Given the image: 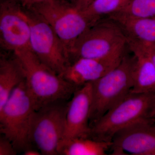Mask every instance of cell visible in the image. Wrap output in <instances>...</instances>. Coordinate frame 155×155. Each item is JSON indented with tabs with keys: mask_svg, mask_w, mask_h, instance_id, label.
I'll use <instances>...</instances> for the list:
<instances>
[{
	"mask_svg": "<svg viewBox=\"0 0 155 155\" xmlns=\"http://www.w3.org/2000/svg\"><path fill=\"white\" fill-rule=\"evenodd\" d=\"M31 27L20 2L2 0L0 4V43L13 52L30 48Z\"/></svg>",
	"mask_w": 155,
	"mask_h": 155,
	"instance_id": "9",
	"label": "cell"
},
{
	"mask_svg": "<svg viewBox=\"0 0 155 155\" xmlns=\"http://www.w3.org/2000/svg\"><path fill=\"white\" fill-rule=\"evenodd\" d=\"M92 97L91 82L75 91L68 103L65 138L89 137L91 127L89 117Z\"/></svg>",
	"mask_w": 155,
	"mask_h": 155,
	"instance_id": "12",
	"label": "cell"
},
{
	"mask_svg": "<svg viewBox=\"0 0 155 155\" xmlns=\"http://www.w3.org/2000/svg\"><path fill=\"white\" fill-rule=\"evenodd\" d=\"M25 80L24 73L17 58H2L0 61V109L13 91Z\"/></svg>",
	"mask_w": 155,
	"mask_h": 155,
	"instance_id": "16",
	"label": "cell"
},
{
	"mask_svg": "<svg viewBox=\"0 0 155 155\" xmlns=\"http://www.w3.org/2000/svg\"><path fill=\"white\" fill-rule=\"evenodd\" d=\"M69 1H70V2H71V3H72L74 2V0H69Z\"/></svg>",
	"mask_w": 155,
	"mask_h": 155,
	"instance_id": "25",
	"label": "cell"
},
{
	"mask_svg": "<svg viewBox=\"0 0 155 155\" xmlns=\"http://www.w3.org/2000/svg\"><path fill=\"white\" fill-rule=\"evenodd\" d=\"M136 63L135 55L126 51L117 67L102 77L91 82V127L131 91L134 84Z\"/></svg>",
	"mask_w": 155,
	"mask_h": 155,
	"instance_id": "2",
	"label": "cell"
},
{
	"mask_svg": "<svg viewBox=\"0 0 155 155\" xmlns=\"http://www.w3.org/2000/svg\"></svg>",
	"mask_w": 155,
	"mask_h": 155,
	"instance_id": "26",
	"label": "cell"
},
{
	"mask_svg": "<svg viewBox=\"0 0 155 155\" xmlns=\"http://www.w3.org/2000/svg\"><path fill=\"white\" fill-rule=\"evenodd\" d=\"M155 116V93L130 92L91 126L89 137L112 142L119 130Z\"/></svg>",
	"mask_w": 155,
	"mask_h": 155,
	"instance_id": "3",
	"label": "cell"
},
{
	"mask_svg": "<svg viewBox=\"0 0 155 155\" xmlns=\"http://www.w3.org/2000/svg\"><path fill=\"white\" fill-rule=\"evenodd\" d=\"M130 0H94L81 11L92 22L106 18L120 11Z\"/></svg>",
	"mask_w": 155,
	"mask_h": 155,
	"instance_id": "17",
	"label": "cell"
},
{
	"mask_svg": "<svg viewBox=\"0 0 155 155\" xmlns=\"http://www.w3.org/2000/svg\"><path fill=\"white\" fill-rule=\"evenodd\" d=\"M60 101L45 106L34 114L29 140L42 155H58L59 142L64 137L68 103Z\"/></svg>",
	"mask_w": 155,
	"mask_h": 155,
	"instance_id": "7",
	"label": "cell"
},
{
	"mask_svg": "<svg viewBox=\"0 0 155 155\" xmlns=\"http://www.w3.org/2000/svg\"><path fill=\"white\" fill-rule=\"evenodd\" d=\"M127 47V35L116 21L108 17L97 21L77 39L69 51L70 62L82 58H102Z\"/></svg>",
	"mask_w": 155,
	"mask_h": 155,
	"instance_id": "5",
	"label": "cell"
},
{
	"mask_svg": "<svg viewBox=\"0 0 155 155\" xmlns=\"http://www.w3.org/2000/svg\"><path fill=\"white\" fill-rule=\"evenodd\" d=\"M1 1H2V0H1ZM11 1H17V2H20L21 3V2L22 0H11Z\"/></svg>",
	"mask_w": 155,
	"mask_h": 155,
	"instance_id": "24",
	"label": "cell"
},
{
	"mask_svg": "<svg viewBox=\"0 0 155 155\" xmlns=\"http://www.w3.org/2000/svg\"><path fill=\"white\" fill-rule=\"evenodd\" d=\"M36 110L25 80L14 90L0 109V132L13 143L17 152L33 147L29 140L31 120Z\"/></svg>",
	"mask_w": 155,
	"mask_h": 155,
	"instance_id": "4",
	"label": "cell"
},
{
	"mask_svg": "<svg viewBox=\"0 0 155 155\" xmlns=\"http://www.w3.org/2000/svg\"><path fill=\"white\" fill-rule=\"evenodd\" d=\"M112 142L96 140L90 137L63 138L59 142L58 155H105Z\"/></svg>",
	"mask_w": 155,
	"mask_h": 155,
	"instance_id": "15",
	"label": "cell"
},
{
	"mask_svg": "<svg viewBox=\"0 0 155 155\" xmlns=\"http://www.w3.org/2000/svg\"><path fill=\"white\" fill-rule=\"evenodd\" d=\"M51 0H22L21 2L22 6L26 8H29L31 7L36 4H39Z\"/></svg>",
	"mask_w": 155,
	"mask_h": 155,
	"instance_id": "22",
	"label": "cell"
},
{
	"mask_svg": "<svg viewBox=\"0 0 155 155\" xmlns=\"http://www.w3.org/2000/svg\"><path fill=\"white\" fill-rule=\"evenodd\" d=\"M23 70L26 87L36 110L60 101H68L77 87L42 62L30 48L14 52Z\"/></svg>",
	"mask_w": 155,
	"mask_h": 155,
	"instance_id": "1",
	"label": "cell"
},
{
	"mask_svg": "<svg viewBox=\"0 0 155 155\" xmlns=\"http://www.w3.org/2000/svg\"><path fill=\"white\" fill-rule=\"evenodd\" d=\"M17 153L11 142L2 134L0 137V155H15Z\"/></svg>",
	"mask_w": 155,
	"mask_h": 155,
	"instance_id": "19",
	"label": "cell"
},
{
	"mask_svg": "<svg viewBox=\"0 0 155 155\" xmlns=\"http://www.w3.org/2000/svg\"><path fill=\"white\" fill-rule=\"evenodd\" d=\"M116 13L138 18L155 17V0H130Z\"/></svg>",
	"mask_w": 155,
	"mask_h": 155,
	"instance_id": "18",
	"label": "cell"
},
{
	"mask_svg": "<svg viewBox=\"0 0 155 155\" xmlns=\"http://www.w3.org/2000/svg\"><path fill=\"white\" fill-rule=\"evenodd\" d=\"M28 9L48 23L69 52L79 36L94 24L67 0H51L36 4Z\"/></svg>",
	"mask_w": 155,
	"mask_h": 155,
	"instance_id": "6",
	"label": "cell"
},
{
	"mask_svg": "<svg viewBox=\"0 0 155 155\" xmlns=\"http://www.w3.org/2000/svg\"><path fill=\"white\" fill-rule=\"evenodd\" d=\"M128 49L135 55L133 93H155V67L148 54L140 43L127 36Z\"/></svg>",
	"mask_w": 155,
	"mask_h": 155,
	"instance_id": "13",
	"label": "cell"
},
{
	"mask_svg": "<svg viewBox=\"0 0 155 155\" xmlns=\"http://www.w3.org/2000/svg\"><path fill=\"white\" fill-rule=\"evenodd\" d=\"M24 9L30 25L31 49L42 62L61 75L70 64L69 51L47 22L31 9Z\"/></svg>",
	"mask_w": 155,
	"mask_h": 155,
	"instance_id": "8",
	"label": "cell"
},
{
	"mask_svg": "<svg viewBox=\"0 0 155 155\" xmlns=\"http://www.w3.org/2000/svg\"><path fill=\"white\" fill-rule=\"evenodd\" d=\"M113 155H155V119L140 121L115 134Z\"/></svg>",
	"mask_w": 155,
	"mask_h": 155,
	"instance_id": "10",
	"label": "cell"
},
{
	"mask_svg": "<svg viewBox=\"0 0 155 155\" xmlns=\"http://www.w3.org/2000/svg\"><path fill=\"white\" fill-rule=\"evenodd\" d=\"M107 17L117 22L127 37L155 45V17L138 18L119 13L111 14Z\"/></svg>",
	"mask_w": 155,
	"mask_h": 155,
	"instance_id": "14",
	"label": "cell"
},
{
	"mask_svg": "<svg viewBox=\"0 0 155 155\" xmlns=\"http://www.w3.org/2000/svg\"><path fill=\"white\" fill-rule=\"evenodd\" d=\"M126 48L102 58H82L71 62L61 75L78 87L95 81L117 67L126 52Z\"/></svg>",
	"mask_w": 155,
	"mask_h": 155,
	"instance_id": "11",
	"label": "cell"
},
{
	"mask_svg": "<svg viewBox=\"0 0 155 155\" xmlns=\"http://www.w3.org/2000/svg\"><path fill=\"white\" fill-rule=\"evenodd\" d=\"M23 155H40L42 154L38 150H36V148H33V147H32L29 148L24 151L23 153Z\"/></svg>",
	"mask_w": 155,
	"mask_h": 155,
	"instance_id": "23",
	"label": "cell"
},
{
	"mask_svg": "<svg viewBox=\"0 0 155 155\" xmlns=\"http://www.w3.org/2000/svg\"><path fill=\"white\" fill-rule=\"evenodd\" d=\"M94 0H74L72 4L76 8L80 11L86 8Z\"/></svg>",
	"mask_w": 155,
	"mask_h": 155,
	"instance_id": "21",
	"label": "cell"
},
{
	"mask_svg": "<svg viewBox=\"0 0 155 155\" xmlns=\"http://www.w3.org/2000/svg\"><path fill=\"white\" fill-rule=\"evenodd\" d=\"M138 42L140 43L146 51L148 54L155 67V45L150 44Z\"/></svg>",
	"mask_w": 155,
	"mask_h": 155,
	"instance_id": "20",
	"label": "cell"
}]
</instances>
